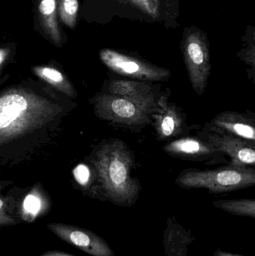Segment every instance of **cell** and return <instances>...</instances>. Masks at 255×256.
Instances as JSON below:
<instances>
[{
  "instance_id": "1",
  "label": "cell",
  "mask_w": 255,
  "mask_h": 256,
  "mask_svg": "<svg viewBox=\"0 0 255 256\" xmlns=\"http://www.w3.org/2000/svg\"><path fill=\"white\" fill-rule=\"evenodd\" d=\"M134 158L128 146L115 138L102 143L91 159L99 189L114 204L129 207L139 197L140 184L133 176Z\"/></svg>"
},
{
  "instance_id": "2",
  "label": "cell",
  "mask_w": 255,
  "mask_h": 256,
  "mask_svg": "<svg viewBox=\"0 0 255 256\" xmlns=\"http://www.w3.org/2000/svg\"><path fill=\"white\" fill-rule=\"evenodd\" d=\"M61 109L46 98L22 87L0 96V148L55 120Z\"/></svg>"
},
{
  "instance_id": "3",
  "label": "cell",
  "mask_w": 255,
  "mask_h": 256,
  "mask_svg": "<svg viewBox=\"0 0 255 256\" xmlns=\"http://www.w3.org/2000/svg\"><path fill=\"white\" fill-rule=\"evenodd\" d=\"M175 183L186 189L202 188L214 194H222L254 186L255 171L250 167L230 166L215 170L189 168L178 174Z\"/></svg>"
},
{
  "instance_id": "4",
  "label": "cell",
  "mask_w": 255,
  "mask_h": 256,
  "mask_svg": "<svg viewBox=\"0 0 255 256\" xmlns=\"http://www.w3.org/2000/svg\"><path fill=\"white\" fill-rule=\"evenodd\" d=\"M156 108L108 92L94 100V111L99 118L126 128H142L151 124Z\"/></svg>"
},
{
  "instance_id": "5",
  "label": "cell",
  "mask_w": 255,
  "mask_h": 256,
  "mask_svg": "<svg viewBox=\"0 0 255 256\" xmlns=\"http://www.w3.org/2000/svg\"><path fill=\"white\" fill-rule=\"evenodd\" d=\"M182 51L192 86L199 96H202L208 86L211 70L206 38L199 32L190 33L184 39Z\"/></svg>"
},
{
  "instance_id": "6",
  "label": "cell",
  "mask_w": 255,
  "mask_h": 256,
  "mask_svg": "<svg viewBox=\"0 0 255 256\" xmlns=\"http://www.w3.org/2000/svg\"><path fill=\"white\" fill-rule=\"evenodd\" d=\"M101 61L112 72L142 82L166 81L171 74L167 69L157 67L134 57L124 55L113 50L104 49L100 52Z\"/></svg>"
},
{
  "instance_id": "7",
  "label": "cell",
  "mask_w": 255,
  "mask_h": 256,
  "mask_svg": "<svg viewBox=\"0 0 255 256\" xmlns=\"http://www.w3.org/2000/svg\"><path fill=\"white\" fill-rule=\"evenodd\" d=\"M48 230L63 242L91 256H115L107 243L95 233L64 224H49Z\"/></svg>"
},
{
  "instance_id": "8",
  "label": "cell",
  "mask_w": 255,
  "mask_h": 256,
  "mask_svg": "<svg viewBox=\"0 0 255 256\" xmlns=\"http://www.w3.org/2000/svg\"><path fill=\"white\" fill-rule=\"evenodd\" d=\"M202 140L211 143L218 152L230 158L229 165L232 167L254 166L255 143L230 134L215 132L208 129Z\"/></svg>"
},
{
  "instance_id": "9",
  "label": "cell",
  "mask_w": 255,
  "mask_h": 256,
  "mask_svg": "<svg viewBox=\"0 0 255 256\" xmlns=\"http://www.w3.org/2000/svg\"><path fill=\"white\" fill-rule=\"evenodd\" d=\"M163 150L174 158L186 160L217 164L226 161L225 155L217 150L211 143L202 138L184 137L169 142Z\"/></svg>"
},
{
  "instance_id": "10",
  "label": "cell",
  "mask_w": 255,
  "mask_h": 256,
  "mask_svg": "<svg viewBox=\"0 0 255 256\" xmlns=\"http://www.w3.org/2000/svg\"><path fill=\"white\" fill-rule=\"evenodd\" d=\"M151 122L160 140H169L181 135L185 129L184 112L175 104L169 103L166 96L159 98Z\"/></svg>"
},
{
  "instance_id": "11",
  "label": "cell",
  "mask_w": 255,
  "mask_h": 256,
  "mask_svg": "<svg viewBox=\"0 0 255 256\" xmlns=\"http://www.w3.org/2000/svg\"><path fill=\"white\" fill-rule=\"evenodd\" d=\"M208 127L211 130L230 134L255 143V120L239 112L226 111L216 116Z\"/></svg>"
},
{
  "instance_id": "12",
  "label": "cell",
  "mask_w": 255,
  "mask_h": 256,
  "mask_svg": "<svg viewBox=\"0 0 255 256\" xmlns=\"http://www.w3.org/2000/svg\"><path fill=\"white\" fill-rule=\"evenodd\" d=\"M154 86L147 82L130 80H115L108 86V93L129 99L136 103L157 108Z\"/></svg>"
},
{
  "instance_id": "13",
  "label": "cell",
  "mask_w": 255,
  "mask_h": 256,
  "mask_svg": "<svg viewBox=\"0 0 255 256\" xmlns=\"http://www.w3.org/2000/svg\"><path fill=\"white\" fill-rule=\"evenodd\" d=\"M49 208L50 202L47 197L35 188L25 196L19 206L14 207L13 214L19 222L31 224L46 214Z\"/></svg>"
},
{
  "instance_id": "14",
  "label": "cell",
  "mask_w": 255,
  "mask_h": 256,
  "mask_svg": "<svg viewBox=\"0 0 255 256\" xmlns=\"http://www.w3.org/2000/svg\"><path fill=\"white\" fill-rule=\"evenodd\" d=\"M38 16L44 32L57 45L62 42L57 20V0H39Z\"/></svg>"
},
{
  "instance_id": "15",
  "label": "cell",
  "mask_w": 255,
  "mask_h": 256,
  "mask_svg": "<svg viewBox=\"0 0 255 256\" xmlns=\"http://www.w3.org/2000/svg\"><path fill=\"white\" fill-rule=\"evenodd\" d=\"M33 72L40 79L46 81L64 94L71 97L74 96V90L71 84L66 79L63 74L57 69L47 66H37L33 68Z\"/></svg>"
},
{
  "instance_id": "16",
  "label": "cell",
  "mask_w": 255,
  "mask_h": 256,
  "mask_svg": "<svg viewBox=\"0 0 255 256\" xmlns=\"http://www.w3.org/2000/svg\"><path fill=\"white\" fill-rule=\"evenodd\" d=\"M214 206L233 214L255 218V200H220L214 202Z\"/></svg>"
},
{
  "instance_id": "17",
  "label": "cell",
  "mask_w": 255,
  "mask_h": 256,
  "mask_svg": "<svg viewBox=\"0 0 255 256\" xmlns=\"http://www.w3.org/2000/svg\"><path fill=\"white\" fill-rule=\"evenodd\" d=\"M78 10V0H57V13L60 20L70 28H74L76 26Z\"/></svg>"
},
{
  "instance_id": "18",
  "label": "cell",
  "mask_w": 255,
  "mask_h": 256,
  "mask_svg": "<svg viewBox=\"0 0 255 256\" xmlns=\"http://www.w3.org/2000/svg\"><path fill=\"white\" fill-rule=\"evenodd\" d=\"M2 189V185L0 184V230L19 224L13 215V200L3 196L1 194Z\"/></svg>"
},
{
  "instance_id": "19",
  "label": "cell",
  "mask_w": 255,
  "mask_h": 256,
  "mask_svg": "<svg viewBox=\"0 0 255 256\" xmlns=\"http://www.w3.org/2000/svg\"><path fill=\"white\" fill-rule=\"evenodd\" d=\"M75 180L81 186L84 188H88L90 184V170L87 166L84 164H79L73 171Z\"/></svg>"
},
{
  "instance_id": "20",
  "label": "cell",
  "mask_w": 255,
  "mask_h": 256,
  "mask_svg": "<svg viewBox=\"0 0 255 256\" xmlns=\"http://www.w3.org/2000/svg\"><path fill=\"white\" fill-rule=\"evenodd\" d=\"M130 1L151 16H157L158 14V0H130Z\"/></svg>"
},
{
  "instance_id": "21",
  "label": "cell",
  "mask_w": 255,
  "mask_h": 256,
  "mask_svg": "<svg viewBox=\"0 0 255 256\" xmlns=\"http://www.w3.org/2000/svg\"><path fill=\"white\" fill-rule=\"evenodd\" d=\"M40 256H76L71 255V254H67V252H61V251H47L44 254H41Z\"/></svg>"
},
{
  "instance_id": "22",
  "label": "cell",
  "mask_w": 255,
  "mask_h": 256,
  "mask_svg": "<svg viewBox=\"0 0 255 256\" xmlns=\"http://www.w3.org/2000/svg\"><path fill=\"white\" fill-rule=\"evenodd\" d=\"M8 54V49H7V48H0V66L5 61Z\"/></svg>"
},
{
  "instance_id": "23",
  "label": "cell",
  "mask_w": 255,
  "mask_h": 256,
  "mask_svg": "<svg viewBox=\"0 0 255 256\" xmlns=\"http://www.w3.org/2000/svg\"><path fill=\"white\" fill-rule=\"evenodd\" d=\"M214 256H242L239 255H235V254H230V252H224L223 250H217L214 254Z\"/></svg>"
}]
</instances>
